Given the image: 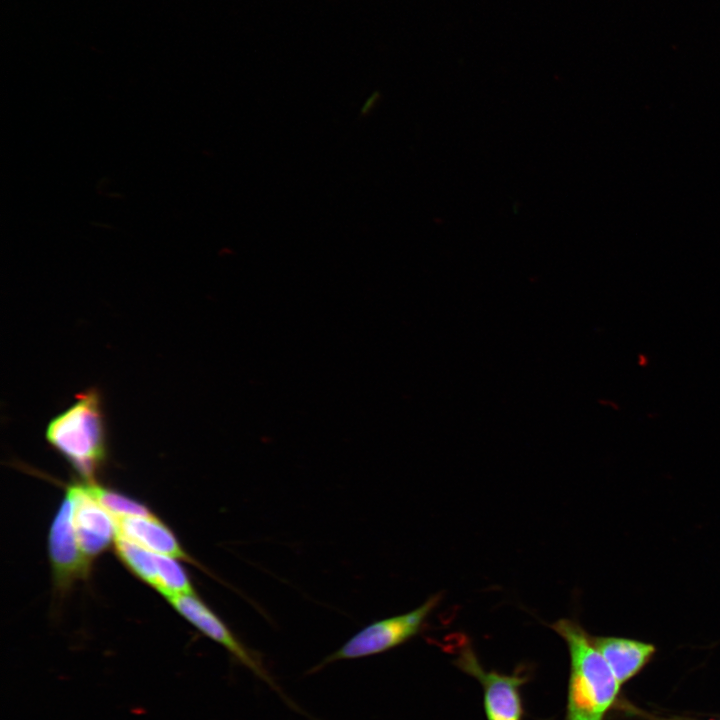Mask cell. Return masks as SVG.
<instances>
[{
	"label": "cell",
	"instance_id": "cell-1",
	"mask_svg": "<svg viewBox=\"0 0 720 720\" xmlns=\"http://www.w3.org/2000/svg\"><path fill=\"white\" fill-rule=\"evenodd\" d=\"M551 628L565 641L570 656L564 720H605L621 684L592 636L578 622L562 618Z\"/></svg>",
	"mask_w": 720,
	"mask_h": 720
},
{
	"label": "cell",
	"instance_id": "cell-2",
	"mask_svg": "<svg viewBox=\"0 0 720 720\" xmlns=\"http://www.w3.org/2000/svg\"><path fill=\"white\" fill-rule=\"evenodd\" d=\"M46 439L86 482H95L107 456L100 393L91 388L78 394L68 409L48 423Z\"/></svg>",
	"mask_w": 720,
	"mask_h": 720
},
{
	"label": "cell",
	"instance_id": "cell-3",
	"mask_svg": "<svg viewBox=\"0 0 720 720\" xmlns=\"http://www.w3.org/2000/svg\"><path fill=\"white\" fill-rule=\"evenodd\" d=\"M441 600L435 594L414 610L375 621L348 639L339 649L327 655L310 673L333 662L355 660L386 652L417 635L428 615Z\"/></svg>",
	"mask_w": 720,
	"mask_h": 720
},
{
	"label": "cell",
	"instance_id": "cell-4",
	"mask_svg": "<svg viewBox=\"0 0 720 720\" xmlns=\"http://www.w3.org/2000/svg\"><path fill=\"white\" fill-rule=\"evenodd\" d=\"M202 634L224 647L233 658L275 691L296 712L303 711L283 692L256 652L246 647L228 626L195 594L166 598Z\"/></svg>",
	"mask_w": 720,
	"mask_h": 720
},
{
	"label": "cell",
	"instance_id": "cell-5",
	"mask_svg": "<svg viewBox=\"0 0 720 720\" xmlns=\"http://www.w3.org/2000/svg\"><path fill=\"white\" fill-rule=\"evenodd\" d=\"M459 648L454 663L481 684L487 720H522L524 709L521 687L527 682V676L520 672L507 675L497 671H487L480 664L470 645Z\"/></svg>",
	"mask_w": 720,
	"mask_h": 720
},
{
	"label": "cell",
	"instance_id": "cell-6",
	"mask_svg": "<svg viewBox=\"0 0 720 720\" xmlns=\"http://www.w3.org/2000/svg\"><path fill=\"white\" fill-rule=\"evenodd\" d=\"M73 508V499L66 490L65 498L49 531V558L58 592H65L74 582L86 578L92 563L79 546L73 522Z\"/></svg>",
	"mask_w": 720,
	"mask_h": 720
},
{
	"label": "cell",
	"instance_id": "cell-7",
	"mask_svg": "<svg viewBox=\"0 0 720 720\" xmlns=\"http://www.w3.org/2000/svg\"><path fill=\"white\" fill-rule=\"evenodd\" d=\"M67 491L73 499V522L79 546L92 562L115 541V517L92 497L85 483L72 484Z\"/></svg>",
	"mask_w": 720,
	"mask_h": 720
},
{
	"label": "cell",
	"instance_id": "cell-8",
	"mask_svg": "<svg viewBox=\"0 0 720 720\" xmlns=\"http://www.w3.org/2000/svg\"><path fill=\"white\" fill-rule=\"evenodd\" d=\"M117 534L151 552L181 559L199 566L181 547L173 532L155 516L115 517Z\"/></svg>",
	"mask_w": 720,
	"mask_h": 720
},
{
	"label": "cell",
	"instance_id": "cell-9",
	"mask_svg": "<svg viewBox=\"0 0 720 720\" xmlns=\"http://www.w3.org/2000/svg\"><path fill=\"white\" fill-rule=\"evenodd\" d=\"M592 640L620 684L638 674L656 651L651 643L625 637L592 636Z\"/></svg>",
	"mask_w": 720,
	"mask_h": 720
},
{
	"label": "cell",
	"instance_id": "cell-10",
	"mask_svg": "<svg viewBox=\"0 0 720 720\" xmlns=\"http://www.w3.org/2000/svg\"><path fill=\"white\" fill-rule=\"evenodd\" d=\"M114 548L119 559L135 576L157 589L156 553L118 534Z\"/></svg>",
	"mask_w": 720,
	"mask_h": 720
},
{
	"label": "cell",
	"instance_id": "cell-11",
	"mask_svg": "<svg viewBox=\"0 0 720 720\" xmlns=\"http://www.w3.org/2000/svg\"><path fill=\"white\" fill-rule=\"evenodd\" d=\"M92 497L114 517L154 516L142 503L114 490L102 487L96 482H85Z\"/></svg>",
	"mask_w": 720,
	"mask_h": 720
},
{
	"label": "cell",
	"instance_id": "cell-12",
	"mask_svg": "<svg viewBox=\"0 0 720 720\" xmlns=\"http://www.w3.org/2000/svg\"><path fill=\"white\" fill-rule=\"evenodd\" d=\"M175 558L157 554L158 587L157 591L165 598L181 594H195L191 581Z\"/></svg>",
	"mask_w": 720,
	"mask_h": 720
},
{
	"label": "cell",
	"instance_id": "cell-13",
	"mask_svg": "<svg viewBox=\"0 0 720 720\" xmlns=\"http://www.w3.org/2000/svg\"><path fill=\"white\" fill-rule=\"evenodd\" d=\"M374 100H375V95H372V96L368 99V101L365 103L362 112L366 113L368 110H370L371 106H372L373 103H374Z\"/></svg>",
	"mask_w": 720,
	"mask_h": 720
},
{
	"label": "cell",
	"instance_id": "cell-14",
	"mask_svg": "<svg viewBox=\"0 0 720 720\" xmlns=\"http://www.w3.org/2000/svg\"><path fill=\"white\" fill-rule=\"evenodd\" d=\"M652 720H686V719L653 717Z\"/></svg>",
	"mask_w": 720,
	"mask_h": 720
}]
</instances>
